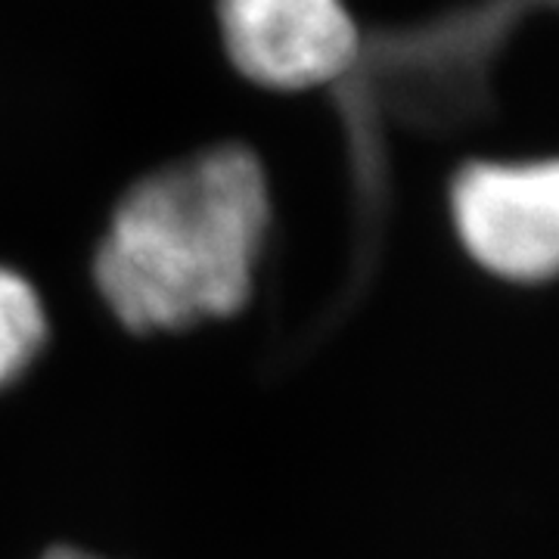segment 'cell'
Masks as SVG:
<instances>
[{"label": "cell", "mask_w": 559, "mask_h": 559, "mask_svg": "<svg viewBox=\"0 0 559 559\" xmlns=\"http://www.w3.org/2000/svg\"><path fill=\"white\" fill-rule=\"evenodd\" d=\"M271 224L259 156L221 143L138 180L112 212L94 283L134 333L234 318L255 289Z\"/></svg>", "instance_id": "obj_1"}, {"label": "cell", "mask_w": 559, "mask_h": 559, "mask_svg": "<svg viewBox=\"0 0 559 559\" xmlns=\"http://www.w3.org/2000/svg\"><path fill=\"white\" fill-rule=\"evenodd\" d=\"M451 221L485 274L544 286L559 280V156L469 162L451 183Z\"/></svg>", "instance_id": "obj_2"}, {"label": "cell", "mask_w": 559, "mask_h": 559, "mask_svg": "<svg viewBox=\"0 0 559 559\" xmlns=\"http://www.w3.org/2000/svg\"><path fill=\"white\" fill-rule=\"evenodd\" d=\"M230 62L274 91H308L342 79L360 50L345 0H215Z\"/></svg>", "instance_id": "obj_3"}, {"label": "cell", "mask_w": 559, "mask_h": 559, "mask_svg": "<svg viewBox=\"0 0 559 559\" xmlns=\"http://www.w3.org/2000/svg\"><path fill=\"white\" fill-rule=\"evenodd\" d=\"M47 342V314L35 286L0 264V389L13 385L38 360Z\"/></svg>", "instance_id": "obj_4"}, {"label": "cell", "mask_w": 559, "mask_h": 559, "mask_svg": "<svg viewBox=\"0 0 559 559\" xmlns=\"http://www.w3.org/2000/svg\"><path fill=\"white\" fill-rule=\"evenodd\" d=\"M40 559H103L94 557V554H87V550H79V547H53V550H47Z\"/></svg>", "instance_id": "obj_5"}]
</instances>
